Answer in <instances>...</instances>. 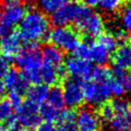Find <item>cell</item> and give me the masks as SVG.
<instances>
[{"mask_svg": "<svg viewBox=\"0 0 131 131\" xmlns=\"http://www.w3.org/2000/svg\"><path fill=\"white\" fill-rule=\"evenodd\" d=\"M49 20L42 12L34 7L26 9L23 18L19 22L18 34L24 42L49 41Z\"/></svg>", "mask_w": 131, "mask_h": 131, "instance_id": "obj_1", "label": "cell"}, {"mask_svg": "<svg viewBox=\"0 0 131 131\" xmlns=\"http://www.w3.org/2000/svg\"><path fill=\"white\" fill-rule=\"evenodd\" d=\"M14 59L16 67L25 75L37 71L42 64L38 42H24Z\"/></svg>", "mask_w": 131, "mask_h": 131, "instance_id": "obj_2", "label": "cell"}, {"mask_svg": "<svg viewBox=\"0 0 131 131\" xmlns=\"http://www.w3.org/2000/svg\"><path fill=\"white\" fill-rule=\"evenodd\" d=\"M49 41L63 51H73L79 43V36L73 29L56 26L49 32Z\"/></svg>", "mask_w": 131, "mask_h": 131, "instance_id": "obj_3", "label": "cell"}, {"mask_svg": "<svg viewBox=\"0 0 131 131\" xmlns=\"http://www.w3.org/2000/svg\"><path fill=\"white\" fill-rule=\"evenodd\" d=\"M63 94L65 105L69 108H76L84 101V82L79 77H67L64 81Z\"/></svg>", "mask_w": 131, "mask_h": 131, "instance_id": "obj_4", "label": "cell"}, {"mask_svg": "<svg viewBox=\"0 0 131 131\" xmlns=\"http://www.w3.org/2000/svg\"><path fill=\"white\" fill-rule=\"evenodd\" d=\"M16 119L27 130H33L41 122L39 115V105L26 99L16 109Z\"/></svg>", "mask_w": 131, "mask_h": 131, "instance_id": "obj_5", "label": "cell"}, {"mask_svg": "<svg viewBox=\"0 0 131 131\" xmlns=\"http://www.w3.org/2000/svg\"><path fill=\"white\" fill-rule=\"evenodd\" d=\"M112 95L107 83L90 81L84 84V100L91 106H100Z\"/></svg>", "mask_w": 131, "mask_h": 131, "instance_id": "obj_6", "label": "cell"}, {"mask_svg": "<svg viewBox=\"0 0 131 131\" xmlns=\"http://www.w3.org/2000/svg\"><path fill=\"white\" fill-rule=\"evenodd\" d=\"M2 79L6 90L9 92H16L21 95L25 94L30 86V82L26 75L16 69H9Z\"/></svg>", "mask_w": 131, "mask_h": 131, "instance_id": "obj_7", "label": "cell"}, {"mask_svg": "<svg viewBox=\"0 0 131 131\" xmlns=\"http://www.w3.org/2000/svg\"><path fill=\"white\" fill-rule=\"evenodd\" d=\"M77 131H99L100 118L90 107H83L78 111L75 119Z\"/></svg>", "mask_w": 131, "mask_h": 131, "instance_id": "obj_8", "label": "cell"}, {"mask_svg": "<svg viewBox=\"0 0 131 131\" xmlns=\"http://www.w3.org/2000/svg\"><path fill=\"white\" fill-rule=\"evenodd\" d=\"M25 13L26 8L18 0H4L2 11V17L4 23L12 27L16 24H19Z\"/></svg>", "mask_w": 131, "mask_h": 131, "instance_id": "obj_9", "label": "cell"}, {"mask_svg": "<svg viewBox=\"0 0 131 131\" xmlns=\"http://www.w3.org/2000/svg\"><path fill=\"white\" fill-rule=\"evenodd\" d=\"M64 67L67 72L70 74V76L79 77L86 80L89 79V75L93 69V66L89 60L80 59L75 56H70L67 58Z\"/></svg>", "mask_w": 131, "mask_h": 131, "instance_id": "obj_10", "label": "cell"}, {"mask_svg": "<svg viewBox=\"0 0 131 131\" xmlns=\"http://www.w3.org/2000/svg\"><path fill=\"white\" fill-rule=\"evenodd\" d=\"M76 29L85 33L88 39L98 37L101 33H103V29H104L102 16L97 13L92 11L90 15L82 21V23Z\"/></svg>", "mask_w": 131, "mask_h": 131, "instance_id": "obj_11", "label": "cell"}, {"mask_svg": "<svg viewBox=\"0 0 131 131\" xmlns=\"http://www.w3.org/2000/svg\"><path fill=\"white\" fill-rule=\"evenodd\" d=\"M79 4L75 2H68L53 14H51V22L55 26H68L74 20Z\"/></svg>", "mask_w": 131, "mask_h": 131, "instance_id": "obj_12", "label": "cell"}, {"mask_svg": "<svg viewBox=\"0 0 131 131\" xmlns=\"http://www.w3.org/2000/svg\"><path fill=\"white\" fill-rule=\"evenodd\" d=\"M23 45V41L17 31H13L0 40V51L2 55L12 60L16 57Z\"/></svg>", "mask_w": 131, "mask_h": 131, "instance_id": "obj_13", "label": "cell"}, {"mask_svg": "<svg viewBox=\"0 0 131 131\" xmlns=\"http://www.w3.org/2000/svg\"><path fill=\"white\" fill-rule=\"evenodd\" d=\"M41 60L45 64L52 66L54 68H57L59 66L63 65L64 62V52L63 50L58 48L54 45H45L41 51Z\"/></svg>", "mask_w": 131, "mask_h": 131, "instance_id": "obj_14", "label": "cell"}, {"mask_svg": "<svg viewBox=\"0 0 131 131\" xmlns=\"http://www.w3.org/2000/svg\"><path fill=\"white\" fill-rule=\"evenodd\" d=\"M113 65L114 68L127 70L131 67V46L128 45H121L114 51Z\"/></svg>", "mask_w": 131, "mask_h": 131, "instance_id": "obj_15", "label": "cell"}, {"mask_svg": "<svg viewBox=\"0 0 131 131\" xmlns=\"http://www.w3.org/2000/svg\"><path fill=\"white\" fill-rule=\"evenodd\" d=\"M48 86H46L42 83L34 84L32 86H29V88L26 91V96L27 99L36 103L37 105H41L45 102L47 94H48Z\"/></svg>", "mask_w": 131, "mask_h": 131, "instance_id": "obj_16", "label": "cell"}, {"mask_svg": "<svg viewBox=\"0 0 131 131\" xmlns=\"http://www.w3.org/2000/svg\"><path fill=\"white\" fill-rule=\"evenodd\" d=\"M90 60L98 66H104L108 63L110 58V52L105 47H103L99 42H90Z\"/></svg>", "mask_w": 131, "mask_h": 131, "instance_id": "obj_17", "label": "cell"}, {"mask_svg": "<svg viewBox=\"0 0 131 131\" xmlns=\"http://www.w3.org/2000/svg\"><path fill=\"white\" fill-rule=\"evenodd\" d=\"M60 79L57 75L56 68L47 64H41L39 69V81L46 86H54Z\"/></svg>", "mask_w": 131, "mask_h": 131, "instance_id": "obj_18", "label": "cell"}, {"mask_svg": "<svg viewBox=\"0 0 131 131\" xmlns=\"http://www.w3.org/2000/svg\"><path fill=\"white\" fill-rule=\"evenodd\" d=\"M46 100H47L48 104H50L54 108H56L57 110L64 109V107H65V100H64L63 89L60 86L54 85L48 91V94H47Z\"/></svg>", "mask_w": 131, "mask_h": 131, "instance_id": "obj_19", "label": "cell"}, {"mask_svg": "<svg viewBox=\"0 0 131 131\" xmlns=\"http://www.w3.org/2000/svg\"><path fill=\"white\" fill-rule=\"evenodd\" d=\"M112 77H113L112 71L108 68L103 67V66H97V67H94L92 69L88 80L94 82H101V83H108Z\"/></svg>", "mask_w": 131, "mask_h": 131, "instance_id": "obj_20", "label": "cell"}, {"mask_svg": "<svg viewBox=\"0 0 131 131\" xmlns=\"http://www.w3.org/2000/svg\"><path fill=\"white\" fill-rule=\"evenodd\" d=\"M114 116L117 117H131V105L127 100L117 97L111 102Z\"/></svg>", "mask_w": 131, "mask_h": 131, "instance_id": "obj_21", "label": "cell"}, {"mask_svg": "<svg viewBox=\"0 0 131 131\" xmlns=\"http://www.w3.org/2000/svg\"><path fill=\"white\" fill-rule=\"evenodd\" d=\"M68 2L69 0H39L38 6L45 15H51Z\"/></svg>", "mask_w": 131, "mask_h": 131, "instance_id": "obj_22", "label": "cell"}, {"mask_svg": "<svg viewBox=\"0 0 131 131\" xmlns=\"http://www.w3.org/2000/svg\"><path fill=\"white\" fill-rule=\"evenodd\" d=\"M14 111L15 108L13 107L8 98L0 99V123L8 124L10 122L15 119Z\"/></svg>", "mask_w": 131, "mask_h": 131, "instance_id": "obj_23", "label": "cell"}, {"mask_svg": "<svg viewBox=\"0 0 131 131\" xmlns=\"http://www.w3.org/2000/svg\"><path fill=\"white\" fill-rule=\"evenodd\" d=\"M59 111L60 110H57L56 108L52 107L48 103H42L39 107V115L41 119L45 122H50V123L57 121Z\"/></svg>", "mask_w": 131, "mask_h": 131, "instance_id": "obj_24", "label": "cell"}, {"mask_svg": "<svg viewBox=\"0 0 131 131\" xmlns=\"http://www.w3.org/2000/svg\"><path fill=\"white\" fill-rule=\"evenodd\" d=\"M124 0H99L97 6L104 13L112 14L119 10Z\"/></svg>", "mask_w": 131, "mask_h": 131, "instance_id": "obj_25", "label": "cell"}, {"mask_svg": "<svg viewBox=\"0 0 131 131\" xmlns=\"http://www.w3.org/2000/svg\"><path fill=\"white\" fill-rule=\"evenodd\" d=\"M98 42L103 47H105L109 52H113L118 48V42L116 41L114 35L110 33H101L98 36Z\"/></svg>", "mask_w": 131, "mask_h": 131, "instance_id": "obj_26", "label": "cell"}, {"mask_svg": "<svg viewBox=\"0 0 131 131\" xmlns=\"http://www.w3.org/2000/svg\"><path fill=\"white\" fill-rule=\"evenodd\" d=\"M131 126V117H117L114 116L110 121V127L115 131L122 130Z\"/></svg>", "mask_w": 131, "mask_h": 131, "instance_id": "obj_27", "label": "cell"}, {"mask_svg": "<svg viewBox=\"0 0 131 131\" xmlns=\"http://www.w3.org/2000/svg\"><path fill=\"white\" fill-rule=\"evenodd\" d=\"M90 42L91 41H85L82 43H78L77 46L74 48L73 56L80 59H84V60H89L90 61V54H91V49H90Z\"/></svg>", "mask_w": 131, "mask_h": 131, "instance_id": "obj_28", "label": "cell"}, {"mask_svg": "<svg viewBox=\"0 0 131 131\" xmlns=\"http://www.w3.org/2000/svg\"><path fill=\"white\" fill-rule=\"evenodd\" d=\"M121 23L123 30L131 37V5L123 8L121 14Z\"/></svg>", "mask_w": 131, "mask_h": 131, "instance_id": "obj_29", "label": "cell"}, {"mask_svg": "<svg viewBox=\"0 0 131 131\" xmlns=\"http://www.w3.org/2000/svg\"><path fill=\"white\" fill-rule=\"evenodd\" d=\"M76 119V113L72 110V108L70 109H62L59 111L57 122L60 123H74Z\"/></svg>", "mask_w": 131, "mask_h": 131, "instance_id": "obj_30", "label": "cell"}, {"mask_svg": "<svg viewBox=\"0 0 131 131\" xmlns=\"http://www.w3.org/2000/svg\"><path fill=\"white\" fill-rule=\"evenodd\" d=\"M107 84H108L111 94H114L115 96H117V97L122 96L124 94V92H125V89H124L123 84L118 81L117 79H115L114 77L111 78Z\"/></svg>", "mask_w": 131, "mask_h": 131, "instance_id": "obj_31", "label": "cell"}, {"mask_svg": "<svg viewBox=\"0 0 131 131\" xmlns=\"http://www.w3.org/2000/svg\"><path fill=\"white\" fill-rule=\"evenodd\" d=\"M99 107L100 108H99V115L98 116L104 121L110 122L111 119H113V117H114V111H113L111 103L105 102Z\"/></svg>", "mask_w": 131, "mask_h": 131, "instance_id": "obj_32", "label": "cell"}, {"mask_svg": "<svg viewBox=\"0 0 131 131\" xmlns=\"http://www.w3.org/2000/svg\"><path fill=\"white\" fill-rule=\"evenodd\" d=\"M115 39H116V41L118 42V45H128L129 43V41H130V36L127 34L124 30L123 29H119L118 30L116 34L114 35Z\"/></svg>", "mask_w": 131, "mask_h": 131, "instance_id": "obj_33", "label": "cell"}, {"mask_svg": "<svg viewBox=\"0 0 131 131\" xmlns=\"http://www.w3.org/2000/svg\"><path fill=\"white\" fill-rule=\"evenodd\" d=\"M9 99V101L11 102L13 107L16 109V107H18L21 104L22 100V95L16 92H10L9 93V96L7 97Z\"/></svg>", "mask_w": 131, "mask_h": 131, "instance_id": "obj_34", "label": "cell"}, {"mask_svg": "<svg viewBox=\"0 0 131 131\" xmlns=\"http://www.w3.org/2000/svg\"><path fill=\"white\" fill-rule=\"evenodd\" d=\"M10 61L11 60H9L8 58L3 56L2 54L0 55V79L4 77L6 72L10 69Z\"/></svg>", "mask_w": 131, "mask_h": 131, "instance_id": "obj_35", "label": "cell"}, {"mask_svg": "<svg viewBox=\"0 0 131 131\" xmlns=\"http://www.w3.org/2000/svg\"><path fill=\"white\" fill-rule=\"evenodd\" d=\"M35 131H59L58 128L54 125L53 123L50 122H43L40 123L38 124V126L35 128Z\"/></svg>", "mask_w": 131, "mask_h": 131, "instance_id": "obj_36", "label": "cell"}, {"mask_svg": "<svg viewBox=\"0 0 131 131\" xmlns=\"http://www.w3.org/2000/svg\"><path fill=\"white\" fill-rule=\"evenodd\" d=\"M7 131H27V129L22 126L21 124H19L16 119H13L12 122L8 123Z\"/></svg>", "mask_w": 131, "mask_h": 131, "instance_id": "obj_37", "label": "cell"}, {"mask_svg": "<svg viewBox=\"0 0 131 131\" xmlns=\"http://www.w3.org/2000/svg\"><path fill=\"white\" fill-rule=\"evenodd\" d=\"M59 131H77V127L74 123H60V126L58 128Z\"/></svg>", "mask_w": 131, "mask_h": 131, "instance_id": "obj_38", "label": "cell"}, {"mask_svg": "<svg viewBox=\"0 0 131 131\" xmlns=\"http://www.w3.org/2000/svg\"><path fill=\"white\" fill-rule=\"evenodd\" d=\"M11 32H13V27L10 25L6 24L2 21V23L0 24V38H3L5 36L9 35Z\"/></svg>", "mask_w": 131, "mask_h": 131, "instance_id": "obj_39", "label": "cell"}, {"mask_svg": "<svg viewBox=\"0 0 131 131\" xmlns=\"http://www.w3.org/2000/svg\"><path fill=\"white\" fill-rule=\"evenodd\" d=\"M124 89L127 90L131 94V72H128V75H127L126 81L124 83Z\"/></svg>", "mask_w": 131, "mask_h": 131, "instance_id": "obj_40", "label": "cell"}, {"mask_svg": "<svg viewBox=\"0 0 131 131\" xmlns=\"http://www.w3.org/2000/svg\"><path fill=\"white\" fill-rule=\"evenodd\" d=\"M85 2V4L88 6V7H95L97 6L99 0H83Z\"/></svg>", "mask_w": 131, "mask_h": 131, "instance_id": "obj_41", "label": "cell"}, {"mask_svg": "<svg viewBox=\"0 0 131 131\" xmlns=\"http://www.w3.org/2000/svg\"><path fill=\"white\" fill-rule=\"evenodd\" d=\"M5 91H6V89H5V86L3 84V81H2V79H0V95L4 94Z\"/></svg>", "mask_w": 131, "mask_h": 131, "instance_id": "obj_42", "label": "cell"}, {"mask_svg": "<svg viewBox=\"0 0 131 131\" xmlns=\"http://www.w3.org/2000/svg\"><path fill=\"white\" fill-rule=\"evenodd\" d=\"M25 3H27V4H33V3H35L37 0H23Z\"/></svg>", "mask_w": 131, "mask_h": 131, "instance_id": "obj_43", "label": "cell"}, {"mask_svg": "<svg viewBox=\"0 0 131 131\" xmlns=\"http://www.w3.org/2000/svg\"><path fill=\"white\" fill-rule=\"evenodd\" d=\"M2 21H3V17H2V10L0 9V24L2 23Z\"/></svg>", "mask_w": 131, "mask_h": 131, "instance_id": "obj_44", "label": "cell"}, {"mask_svg": "<svg viewBox=\"0 0 131 131\" xmlns=\"http://www.w3.org/2000/svg\"><path fill=\"white\" fill-rule=\"evenodd\" d=\"M119 131H131V127H127V128H123L122 130H119Z\"/></svg>", "mask_w": 131, "mask_h": 131, "instance_id": "obj_45", "label": "cell"}, {"mask_svg": "<svg viewBox=\"0 0 131 131\" xmlns=\"http://www.w3.org/2000/svg\"><path fill=\"white\" fill-rule=\"evenodd\" d=\"M0 131H7V130H6L5 128H3L2 126H0Z\"/></svg>", "mask_w": 131, "mask_h": 131, "instance_id": "obj_46", "label": "cell"}, {"mask_svg": "<svg viewBox=\"0 0 131 131\" xmlns=\"http://www.w3.org/2000/svg\"><path fill=\"white\" fill-rule=\"evenodd\" d=\"M2 1H3V0H0V3H1V2H2Z\"/></svg>", "mask_w": 131, "mask_h": 131, "instance_id": "obj_47", "label": "cell"}, {"mask_svg": "<svg viewBox=\"0 0 131 131\" xmlns=\"http://www.w3.org/2000/svg\"><path fill=\"white\" fill-rule=\"evenodd\" d=\"M74 1H77V0H74Z\"/></svg>", "mask_w": 131, "mask_h": 131, "instance_id": "obj_48", "label": "cell"}, {"mask_svg": "<svg viewBox=\"0 0 131 131\" xmlns=\"http://www.w3.org/2000/svg\"><path fill=\"white\" fill-rule=\"evenodd\" d=\"M18 1H19V0H18Z\"/></svg>", "mask_w": 131, "mask_h": 131, "instance_id": "obj_49", "label": "cell"}]
</instances>
